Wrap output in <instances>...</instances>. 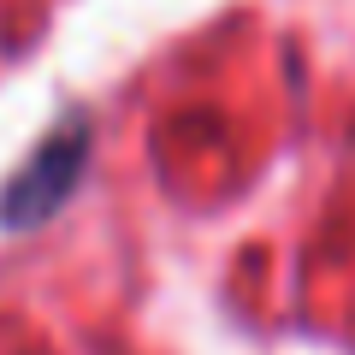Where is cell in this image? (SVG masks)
<instances>
[{
    "instance_id": "cell-1",
    "label": "cell",
    "mask_w": 355,
    "mask_h": 355,
    "mask_svg": "<svg viewBox=\"0 0 355 355\" xmlns=\"http://www.w3.org/2000/svg\"><path fill=\"white\" fill-rule=\"evenodd\" d=\"M83 160H89V125L71 119V125L53 130V137L30 154V166L6 184V196H0V225H42V219L71 196Z\"/></svg>"
}]
</instances>
